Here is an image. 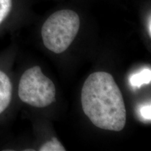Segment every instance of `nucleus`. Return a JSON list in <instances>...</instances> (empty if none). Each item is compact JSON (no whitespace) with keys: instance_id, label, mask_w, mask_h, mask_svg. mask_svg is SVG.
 I'll return each mask as SVG.
<instances>
[{"instance_id":"obj_1","label":"nucleus","mask_w":151,"mask_h":151,"mask_svg":"<svg viewBox=\"0 0 151 151\" xmlns=\"http://www.w3.org/2000/svg\"><path fill=\"white\" fill-rule=\"evenodd\" d=\"M85 114L97 127L119 132L126 123V109L120 90L110 73L97 71L85 81L81 92Z\"/></svg>"},{"instance_id":"obj_2","label":"nucleus","mask_w":151,"mask_h":151,"mask_svg":"<svg viewBox=\"0 0 151 151\" xmlns=\"http://www.w3.org/2000/svg\"><path fill=\"white\" fill-rule=\"evenodd\" d=\"M80 27L78 15L71 10H61L52 14L43 23L41 36L43 43L50 51L61 53L74 40Z\"/></svg>"},{"instance_id":"obj_3","label":"nucleus","mask_w":151,"mask_h":151,"mask_svg":"<svg viewBox=\"0 0 151 151\" xmlns=\"http://www.w3.org/2000/svg\"><path fill=\"white\" fill-rule=\"evenodd\" d=\"M18 96L27 104L43 108L55 101V87L39 66L26 70L19 83Z\"/></svg>"},{"instance_id":"obj_4","label":"nucleus","mask_w":151,"mask_h":151,"mask_svg":"<svg viewBox=\"0 0 151 151\" xmlns=\"http://www.w3.org/2000/svg\"><path fill=\"white\" fill-rule=\"evenodd\" d=\"M12 97V84L9 76L0 71V114L3 113L11 102Z\"/></svg>"},{"instance_id":"obj_5","label":"nucleus","mask_w":151,"mask_h":151,"mask_svg":"<svg viewBox=\"0 0 151 151\" xmlns=\"http://www.w3.org/2000/svg\"><path fill=\"white\" fill-rule=\"evenodd\" d=\"M151 71L150 69H146L140 72L132 75L130 78V83L134 88H141L143 85L150 83Z\"/></svg>"},{"instance_id":"obj_6","label":"nucleus","mask_w":151,"mask_h":151,"mask_svg":"<svg viewBox=\"0 0 151 151\" xmlns=\"http://www.w3.org/2000/svg\"><path fill=\"white\" fill-rule=\"evenodd\" d=\"M41 151H64L65 147L59 142L57 138L53 137L50 141L43 145L39 149Z\"/></svg>"},{"instance_id":"obj_7","label":"nucleus","mask_w":151,"mask_h":151,"mask_svg":"<svg viewBox=\"0 0 151 151\" xmlns=\"http://www.w3.org/2000/svg\"><path fill=\"white\" fill-rule=\"evenodd\" d=\"M12 8V0H0V24L8 16Z\"/></svg>"},{"instance_id":"obj_8","label":"nucleus","mask_w":151,"mask_h":151,"mask_svg":"<svg viewBox=\"0 0 151 151\" xmlns=\"http://www.w3.org/2000/svg\"><path fill=\"white\" fill-rule=\"evenodd\" d=\"M151 107L150 104H147L142 105L139 109V113H140L141 116L143 119L146 120L150 121L151 119Z\"/></svg>"},{"instance_id":"obj_9","label":"nucleus","mask_w":151,"mask_h":151,"mask_svg":"<svg viewBox=\"0 0 151 151\" xmlns=\"http://www.w3.org/2000/svg\"><path fill=\"white\" fill-rule=\"evenodd\" d=\"M148 32L149 34V36H151V18L150 15H149V18L148 20Z\"/></svg>"}]
</instances>
